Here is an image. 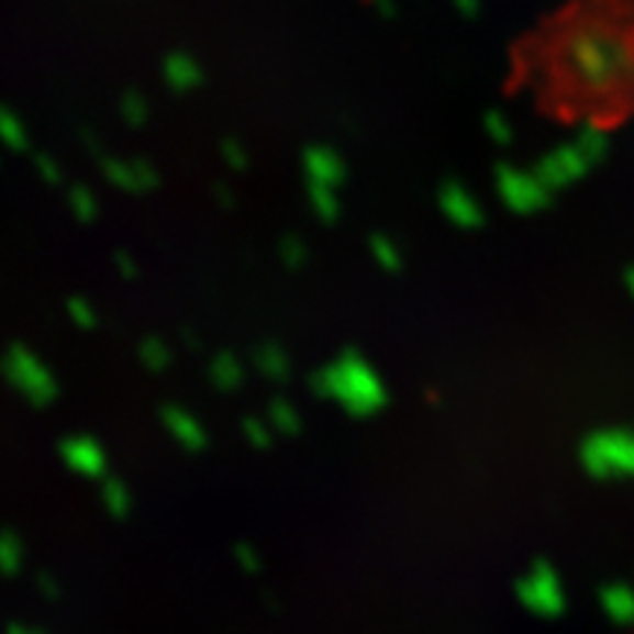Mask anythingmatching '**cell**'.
<instances>
[{"label": "cell", "mask_w": 634, "mask_h": 634, "mask_svg": "<svg viewBox=\"0 0 634 634\" xmlns=\"http://www.w3.org/2000/svg\"><path fill=\"white\" fill-rule=\"evenodd\" d=\"M314 391L323 400L338 402L341 409L353 418H367L385 409L388 402V388L382 376L376 374L367 358H362L356 349H347L332 365H326L321 374L314 376Z\"/></svg>", "instance_id": "6da1fadb"}, {"label": "cell", "mask_w": 634, "mask_h": 634, "mask_svg": "<svg viewBox=\"0 0 634 634\" xmlns=\"http://www.w3.org/2000/svg\"><path fill=\"white\" fill-rule=\"evenodd\" d=\"M10 382L24 393V400L33 405H51L59 397V382L51 374V367L27 347H15L3 362Z\"/></svg>", "instance_id": "7a4b0ae2"}, {"label": "cell", "mask_w": 634, "mask_h": 634, "mask_svg": "<svg viewBox=\"0 0 634 634\" xmlns=\"http://www.w3.org/2000/svg\"><path fill=\"white\" fill-rule=\"evenodd\" d=\"M103 177L126 194H151L159 188V174L144 159H103Z\"/></svg>", "instance_id": "3957f363"}, {"label": "cell", "mask_w": 634, "mask_h": 634, "mask_svg": "<svg viewBox=\"0 0 634 634\" xmlns=\"http://www.w3.org/2000/svg\"><path fill=\"white\" fill-rule=\"evenodd\" d=\"M59 453H63V461L68 465V470L86 476V479H98V476L107 474V449L100 447L94 438H89V435L65 438Z\"/></svg>", "instance_id": "277c9868"}, {"label": "cell", "mask_w": 634, "mask_h": 634, "mask_svg": "<svg viewBox=\"0 0 634 634\" xmlns=\"http://www.w3.org/2000/svg\"><path fill=\"white\" fill-rule=\"evenodd\" d=\"M303 168L309 182L335 188V191H338L341 182L347 179V162L341 159L338 151H332L326 144H314V147H309V151L303 153Z\"/></svg>", "instance_id": "5b68a950"}, {"label": "cell", "mask_w": 634, "mask_h": 634, "mask_svg": "<svg viewBox=\"0 0 634 634\" xmlns=\"http://www.w3.org/2000/svg\"><path fill=\"white\" fill-rule=\"evenodd\" d=\"M162 423H165L170 438L177 441L186 453H200V449H205V444H209L203 423H200L191 411L179 409V405H165V409H162Z\"/></svg>", "instance_id": "8992f818"}, {"label": "cell", "mask_w": 634, "mask_h": 634, "mask_svg": "<svg viewBox=\"0 0 634 634\" xmlns=\"http://www.w3.org/2000/svg\"><path fill=\"white\" fill-rule=\"evenodd\" d=\"M162 74H165V82H168L170 89L179 91V94H188V91H194L203 82V68L186 54L170 56Z\"/></svg>", "instance_id": "52a82bcc"}, {"label": "cell", "mask_w": 634, "mask_h": 634, "mask_svg": "<svg viewBox=\"0 0 634 634\" xmlns=\"http://www.w3.org/2000/svg\"><path fill=\"white\" fill-rule=\"evenodd\" d=\"M209 382L215 385L218 391H235L244 385V365L233 353H218L209 365Z\"/></svg>", "instance_id": "ba28073f"}, {"label": "cell", "mask_w": 634, "mask_h": 634, "mask_svg": "<svg viewBox=\"0 0 634 634\" xmlns=\"http://www.w3.org/2000/svg\"><path fill=\"white\" fill-rule=\"evenodd\" d=\"M256 367L262 370V376H268L270 382H286L291 376V358L279 344H262L253 356Z\"/></svg>", "instance_id": "9c48e42d"}, {"label": "cell", "mask_w": 634, "mask_h": 634, "mask_svg": "<svg viewBox=\"0 0 634 634\" xmlns=\"http://www.w3.org/2000/svg\"><path fill=\"white\" fill-rule=\"evenodd\" d=\"M441 205H444V212H447L456 224H476V221H479L474 200L458 186H447L441 191Z\"/></svg>", "instance_id": "30bf717a"}, {"label": "cell", "mask_w": 634, "mask_h": 634, "mask_svg": "<svg viewBox=\"0 0 634 634\" xmlns=\"http://www.w3.org/2000/svg\"><path fill=\"white\" fill-rule=\"evenodd\" d=\"M268 423L277 435H297L303 430V414H300L294 402L274 400L268 405Z\"/></svg>", "instance_id": "8fae6325"}, {"label": "cell", "mask_w": 634, "mask_h": 634, "mask_svg": "<svg viewBox=\"0 0 634 634\" xmlns=\"http://www.w3.org/2000/svg\"><path fill=\"white\" fill-rule=\"evenodd\" d=\"M138 358H142V365L147 367L151 374H165L170 362H174L170 347L162 338H156V335H151V338H144L142 344H138Z\"/></svg>", "instance_id": "7c38bea8"}, {"label": "cell", "mask_w": 634, "mask_h": 634, "mask_svg": "<svg viewBox=\"0 0 634 634\" xmlns=\"http://www.w3.org/2000/svg\"><path fill=\"white\" fill-rule=\"evenodd\" d=\"M309 203H312V209L318 212V218H321V221H326V224L338 221L341 200H338V191H335V188L314 186V182H309Z\"/></svg>", "instance_id": "4fadbf2b"}, {"label": "cell", "mask_w": 634, "mask_h": 634, "mask_svg": "<svg viewBox=\"0 0 634 634\" xmlns=\"http://www.w3.org/2000/svg\"><path fill=\"white\" fill-rule=\"evenodd\" d=\"M370 256L382 270L397 274L402 268V251L400 244L388 238V235H370Z\"/></svg>", "instance_id": "5bb4252c"}, {"label": "cell", "mask_w": 634, "mask_h": 634, "mask_svg": "<svg viewBox=\"0 0 634 634\" xmlns=\"http://www.w3.org/2000/svg\"><path fill=\"white\" fill-rule=\"evenodd\" d=\"M0 142L12 151H27L30 147L27 126L21 124V118L12 115L10 109H0Z\"/></svg>", "instance_id": "9a60e30c"}, {"label": "cell", "mask_w": 634, "mask_h": 634, "mask_svg": "<svg viewBox=\"0 0 634 634\" xmlns=\"http://www.w3.org/2000/svg\"><path fill=\"white\" fill-rule=\"evenodd\" d=\"M68 205H71L74 218H77V221H82V224L94 221V218H98V212H100L98 194H94L89 186H74L71 191H68Z\"/></svg>", "instance_id": "2e32d148"}, {"label": "cell", "mask_w": 634, "mask_h": 634, "mask_svg": "<svg viewBox=\"0 0 634 634\" xmlns=\"http://www.w3.org/2000/svg\"><path fill=\"white\" fill-rule=\"evenodd\" d=\"M121 118L130 126H144L151 118V103L138 94V91H126L121 98Z\"/></svg>", "instance_id": "e0dca14e"}, {"label": "cell", "mask_w": 634, "mask_h": 634, "mask_svg": "<svg viewBox=\"0 0 634 634\" xmlns=\"http://www.w3.org/2000/svg\"><path fill=\"white\" fill-rule=\"evenodd\" d=\"M279 262L291 270L305 268V262H309V247H305L303 238H297V235H286V238L279 242Z\"/></svg>", "instance_id": "ac0fdd59"}, {"label": "cell", "mask_w": 634, "mask_h": 634, "mask_svg": "<svg viewBox=\"0 0 634 634\" xmlns=\"http://www.w3.org/2000/svg\"><path fill=\"white\" fill-rule=\"evenodd\" d=\"M244 438H247V444H251L253 449H270V444H274V435L277 432L270 430L268 420H259V418H247L244 420Z\"/></svg>", "instance_id": "d6986e66"}, {"label": "cell", "mask_w": 634, "mask_h": 634, "mask_svg": "<svg viewBox=\"0 0 634 634\" xmlns=\"http://www.w3.org/2000/svg\"><path fill=\"white\" fill-rule=\"evenodd\" d=\"M68 318H71L82 332L94 330L100 321L98 312H94V305H91L89 300H82V297H71V300H68Z\"/></svg>", "instance_id": "ffe728a7"}, {"label": "cell", "mask_w": 634, "mask_h": 634, "mask_svg": "<svg viewBox=\"0 0 634 634\" xmlns=\"http://www.w3.org/2000/svg\"><path fill=\"white\" fill-rule=\"evenodd\" d=\"M103 502H107L112 514L124 518L126 511H130V491H126V485L118 482V479H109V482L103 485Z\"/></svg>", "instance_id": "44dd1931"}, {"label": "cell", "mask_w": 634, "mask_h": 634, "mask_svg": "<svg viewBox=\"0 0 634 634\" xmlns=\"http://www.w3.org/2000/svg\"><path fill=\"white\" fill-rule=\"evenodd\" d=\"M221 153H224V162L233 170H247V165H251V153H247V147L238 138H226L221 144Z\"/></svg>", "instance_id": "7402d4cb"}, {"label": "cell", "mask_w": 634, "mask_h": 634, "mask_svg": "<svg viewBox=\"0 0 634 634\" xmlns=\"http://www.w3.org/2000/svg\"><path fill=\"white\" fill-rule=\"evenodd\" d=\"M36 168L38 174H42V179L51 182V186H59V182H63V168H59V162L51 159V156H38Z\"/></svg>", "instance_id": "603a6c76"}, {"label": "cell", "mask_w": 634, "mask_h": 634, "mask_svg": "<svg viewBox=\"0 0 634 634\" xmlns=\"http://www.w3.org/2000/svg\"><path fill=\"white\" fill-rule=\"evenodd\" d=\"M115 268L124 279L138 277V265H135V259L130 256V253H115Z\"/></svg>", "instance_id": "cb8c5ba5"}, {"label": "cell", "mask_w": 634, "mask_h": 634, "mask_svg": "<svg viewBox=\"0 0 634 634\" xmlns=\"http://www.w3.org/2000/svg\"><path fill=\"white\" fill-rule=\"evenodd\" d=\"M215 194L221 197V203H224L226 209H230V205H235V197L230 194V191H226V186H218V188H215Z\"/></svg>", "instance_id": "d4e9b609"}]
</instances>
